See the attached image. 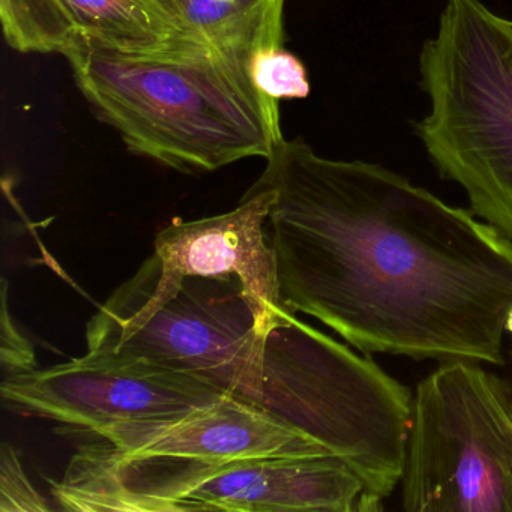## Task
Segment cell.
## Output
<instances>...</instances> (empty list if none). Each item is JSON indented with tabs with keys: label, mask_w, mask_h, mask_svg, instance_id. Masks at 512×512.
<instances>
[{
	"label": "cell",
	"mask_w": 512,
	"mask_h": 512,
	"mask_svg": "<svg viewBox=\"0 0 512 512\" xmlns=\"http://www.w3.org/2000/svg\"><path fill=\"white\" fill-rule=\"evenodd\" d=\"M259 181L275 191L269 244L289 313L359 352L503 364L512 242L379 164L280 140Z\"/></svg>",
	"instance_id": "cell-1"
},
{
	"label": "cell",
	"mask_w": 512,
	"mask_h": 512,
	"mask_svg": "<svg viewBox=\"0 0 512 512\" xmlns=\"http://www.w3.org/2000/svg\"><path fill=\"white\" fill-rule=\"evenodd\" d=\"M283 11L226 40L164 52L82 49L65 56L97 115L134 154L182 173H208L283 140L280 101L254 77V59L283 46Z\"/></svg>",
	"instance_id": "cell-2"
},
{
	"label": "cell",
	"mask_w": 512,
	"mask_h": 512,
	"mask_svg": "<svg viewBox=\"0 0 512 512\" xmlns=\"http://www.w3.org/2000/svg\"><path fill=\"white\" fill-rule=\"evenodd\" d=\"M242 401L343 460L373 496L386 499L401 482L409 389L284 308L262 328Z\"/></svg>",
	"instance_id": "cell-3"
},
{
	"label": "cell",
	"mask_w": 512,
	"mask_h": 512,
	"mask_svg": "<svg viewBox=\"0 0 512 512\" xmlns=\"http://www.w3.org/2000/svg\"><path fill=\"white\" fill-rule=\"evenodd\" d=\"M430 112L416 122L431 163L476 217L512 242V22L482 0H446L419 55Z\"/></svg>",
	"instance_id": "cell-4"
},
{
	"label": "cell",
	"mask_w": 512,
	"mask_h": 512,
	"mask_svg": "<svg viewBox=\"0 0 512 512\" xmlns=\"http://www.w3.org/2000/svg\"><path fill=\"white\" fill-rule=\"evenodd\" d=\"M53 494L67 511L379 512L383 500L334 455L227 463L122 458L103 443L74 455Z\"/></svg>",
	"instance_id": "cell-5"
},
{
	"label": "cell",
	"mask_w": 512,
	"mask_h": 512,
	"mask_svg": "<svg viewBox=\"0 0 512 512\" xmlns=\"http://www.w3.org/2000/svg\"><path fill=\"white\" fill-rule=\"evenodd\" d=\"M262 328L236 275L173 277L151 256L92 316L82 358L187 374L241 400Z\"/></svg>",
	"instance_id": "cell-6"
},
{
	"label": "cell",
	"mask_w": 512,
	"mask_h": 512,
	"mask_svg": "<svg viewBox=\"0 0 512 512\" xmlns=\"http://www.w3.org/2000/svg\"><path fill=\"white\" fill-rule=\"evenodd\" d=\"M401 485L410 512H512V401L478 362L416 386Z\"/></svg>",
	"instance_id": "cell-7"
},
{
	"label": "cell",
	"mask_w": 512,
	"mask_h": 512,
	"mask_svg": "<svg viewBox=\"0 0 512 512\" xmlns=\"http://www.w3.org/2000/svg\"><path fill=\"white\" fill-rule=\"evenodd\" d=\"M0 392L16 412L89 433L124 422L178 418L227 395L187 374L85 358L5 377Z\"/></svg>",
	"instance_id": "cell-8"
},
{
	"label": "cell",
	"mask_w": 512,
	"mask_h": 512,
	"mask_svg": "<svg viewBox=\"0 0 512 512\" xmlns=\"http://www.w3.org/2000/svg\"><path fill=\"white\" fill-rule=\"evenodd\" d=\"M0 22L22 53H155L212 41L191 31L178 0H0Z\"/></svg>",
	"instance_id": "cell-9"
},
{
	"label": "cell",
	"mask_w": 512,
	"mask_h": 512,
	"mask_svg": "<svg viewBox=\"0 0 512 512\" xmlns=\"http://www.w3.org/2000/svg\"><path fill=\"white\" fill-rule=\"evenodd\" d=\"M92 434L122 458L227 463L247 458L331 455L319 443L232 395L178 418L124 422Z\"/></svg>",
	"instance_id": "cell-10"
},
{
	"label": "cell",
	"mask_w": 512,
	"mask_h": 512,
	"mask_svg": "<svg viewBox=\"0 0 512 512\" xmlns=\"http://www.w3.org/2000/svg\"><path fill=\"white\" fill-rule=\"evenodd\" d=\"M274 200L275 191L257 181L238 208L227 214L170 224L155 238L158 265L178 278L236 275L265 326L283 308L274 251L265 230Z\"/></svg>",
	"instance_id": "cell-11"
},
{
	"label": "cell",
	"mask_w": 512,
	"mask_h": 512,
	"mask_svg": "<svg viewBox=\"0 0 512 512\" xmlns=\"http://www.w3.org/2000/svg\"><path fill=\"white\" fill-rule=\"evenodd\" d=\"M257 85L274 100H301L310 94L304 64L283 46L268 47L254 59Z\"/></svg>",
	"instance_id": "cell-12"
},
{
	"label": "cell",
	"mask_w": 512,
	"mask_h": 512,
	"mask_svg": "<svg viewBox=\"0 0 512 512\" xmlns=\"http://www.w3.org/2000/svg\"><path fill=\"white\" fill-rule=\"evenodd\" d=\"M0 512H47L52 506L38 493L23 470L16 449L2 443L0 452Z\"/></svg>",
	"instance_id": "cell-13"
},
{
	"label": "cell",
	"mask_w": 512,
	"mask_h": 512,
	"mask_svg": "<svg viewBox=\"0 0 512 512\" xmlns=\"http://www.w3.org/2000/svg\"><path fill=\"white\" fill-rule=\"evenodd\" d=\"M0 358L5 377L14 374L29 373L37 368L35 352L28 338L20 332L14 323L8 308V283L2 284V340H0Z\"/></svg>",
	"instance_id": "cell-14"
},
{
	"label": "cell",
	"mask_w": 512,
	"mask_h": 512,
	"mask_svg": "<svg viewBox=\"0 0 512 512\" xmlns=\"http://www.w3.org/2000/svg\"><path fill=\"white\" fill-rule=\"evenodd\" d=\"M506 329L512 334V308L509 311L508 317H506Z\"/></svg>",
	"instance_id": "cell-15"
}]
</instances>
